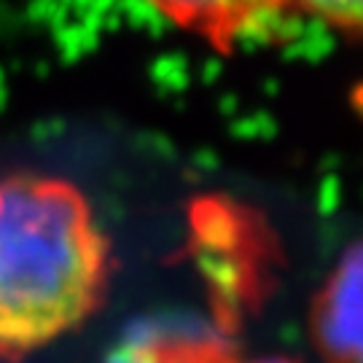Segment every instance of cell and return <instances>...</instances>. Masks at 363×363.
Instances as JSON below:
<instances>
[{
  "label": "cell",
  "instance_id": "cell-5",
  "mask_svg": "<svg viewBox=\"0 0 363 363\" xmlns=\"http://www.w3.org/2000/svg\"><path fill=\"white\" fill-rule=\"evenodd\" d=\"M291 3L342 30L363 35V0H291Z\"/></svg>",
  "mask_w": 363,
  "mask_h": 363
},
{
  "label": "cell",
  "instance_id": "cell-2",
  "mask_svg": "<svg viewBox=\"0 0 363 363\" xmlns=\"http://www.w3.org/2000/svg\"><path fill=\"white\" fill-rule=\"evenodd\" d=\"M310 342L323 363H363V242L345 250L312 298Z\"/></svg>",
  "mask_w": 363,
  "mask_h": 363
},
{
  "label": "cell",
  "instance_id": "cell-4",
  "mask_svg": "<svg viewBox=\"0 0 363 363\" xmlns=\"http://www.w3.org/2000/svg\"><path fill=\"white\" fill-rule=\"evenodd\" d=\"M175 363H301L288 355H256L245 358L234 352L223 339L202 337V339H172Z\"/></svg>",
  "mask_w": 363,
  "mask_h": 363
},
{
  "label": "cell",
  "instance_id": "cell-3",
  "mask_svg": "<svg viewBox=\"0 0 363 363\" xmlns=\"http://www.w3.org/2000/svg\"><path fill=\"white\" fill-rule=\"evenodd\" d=\"M183 30L208 38L218 49L232 46L245 30L267 19L286 0H143Z\"/></svg>",
  "mask_w": 363,
  "mask_h": 363
},
{
  "label": "cell",
  "instance_id": "cell-6",
  "mask_svg": "<svg viewBox=\"0 0 363 363\" xmlns=\"http://www.w3.org/2000/svg\"><path fill=\"white\" fill-rule=\"evenodd\" d=\"M111 363H175V347L172 339H140L124 345Z\"/></svg>",
  "mask_w": 363,
  "mask_h": 363
},
{
  "label": "cell",
  "instance_id": "cell-1",
  "mask_svg": "<svg viewBox=\"0 0 363 363\" xmlns=\"http://www.w3.org/2000/svg\"><path fill=\"white\" fill-rule=\"evenodd\" d=\"M111 245L76 183L0 172V358L22 361L100 310Z\"/></svg>",
  "mask_w": 363,
  "mask_h": 363
}]
</instances>
